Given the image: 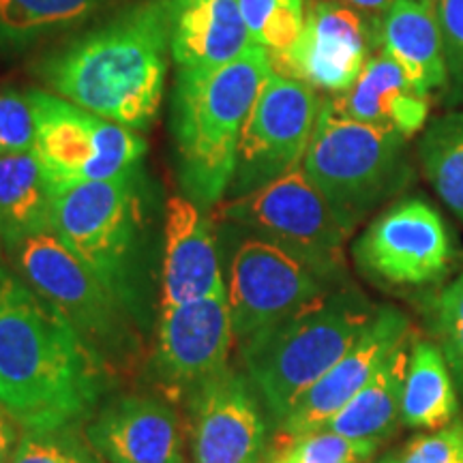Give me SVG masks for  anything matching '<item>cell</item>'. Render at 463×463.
I'll list each match as a JSON object with an SVG mask.
<instances>
[{"mask_svg": "<svg viewBox=\"0 0 463 463\" xmlns=\"http://www.w3.org/2000/svg\"><path fill=\"white\" fill-rule=\"evenodd\" d=\"M54 234L137 314L146 239L140 170L54 191Z\"/></svg>", "mask_w": 463, "mask_h": 463, "instance_id": "5b68a950", "label": "cell"}, {"mask_svg": "<svg viewBox=\"0 0 463 463\" xmlns=\"http://www.w3.org/2000/svg\"><path fill=\"white\" fill-rule=\"evenodd\" d=\"M412 333L408 314L392 305H380L378 314L341 361L317 380L277 427L281 436H300L324 430L335 414L354 399L373 378L380 364Z\"/></svg>", "mask_w": 463, "mask_h": 463, "instance_id": "2e32d148", "label": "cell"}, {"mask_svg": "<svg viewBox=\"0 0 463 463\" xmlns=\"http://www.w3.org/2000/svg\"><path fill=\"white\" fill-rule=\"evenodd\" d=\"M442 33L447 86L442 103L450 109L463 108V0H433Z\"/></svg>", "mask_w": 463, "mask_h": 463, "instance_id": "4dcf8cb0", "label": "cell"}, {"mask_svg": "<svg viewBox=\"0 0 463 463\" xmlns=\"http://www.w3.org/2000/svg\"><path fill=\"white\" fill-rule=\"evenodd\" d=\"M219 217L303 256L322 269L345 273L344 247L352 225L307 176L303 165L251 194L232 198Z\"/></svg>", "mask_w": 463, "mask_h": 463, "instance_id": "30bf717a", "label": "cell"}, {"mask_svg": "<svg viewBox=\"0 0 463 463\" xmlns=\"http://www.w3.org/2000/svg\"><path fill=\"white\" fill-rule=\"evenodd\" d=\"M416 150L433 194L463 222V108L431 120Z\"/></svg>", "mask_w": 463, "mask_h": 463, "instance_id": "484cf974", "label": "cell"}, {"mask_svg": "<svg viewBox=\"0 0 463 463\" xmlns=\"http://www.w3.org/2000/svg\"><path fill=\"white\" fill-rule=\"evenodd\" d=\"M270 71L269 52L258 43L215 71H176L170 127L184 198L213 206L228 194L241 133Z\"/></svg>", "mask_w": 463, "mask_h": 463, "instance_id": "3957f363", "label": "cell"}, {"mask_svg": "<svg viewBox=\"0 0 463 463\" xmlns=\"http://www.w3.org/2000/svg\"><path fill=\"white\" fill-rule=\"evenodd\" d=\"M378 463H463V419L412 438Z\"/></svg>", "mask_w": 463, "mask_h": 463, "instance_id": "1f68e13d", "label": "cell"}, {"mask_svg": "<svg viewBox=\"0 0 463 463\" xmlns=\"http://www.w3.org/2000/svg\"><path fill=\"white\" fill-rule=\"evenodd\" d=\"M375 45L372 17L335 0H314L297 48L273 69L316 90L339 95L356 82Z\"/></svg>", "mask_w": 463, "mask_h": 463, "instance_id": "5bb4252c", "label": "cell"}, {"mask_svg": "<svg viewBox=\"0 0 463 463\" xmlns=\"http://www.w3.org/2000/svg\"><path fill=\"white\" fill-rule=\"evenodd\" d=\"M260 463H262V461H260Z\"/></svg>", "mask_w": 463, "mask_h": 463, "instance_id": "8d00e7d4", "label": "cell"}, {"mask_svg": "<svg viewBox=\"0 0 463 463\" xmlns=\"http://www.w3.org/2000/svg\"><path fill=\"white\" fill-rule=\"evenodd\" d=\"M84 433L106 463H184L181 420L161 399H109L86 422Z\"/></svg>", "mask_w": 463, "mask_h": 463, "instance_id": "e0dca14e", "label": "cell"}, {"mask_svg": "<svg viewBox=\"0 0 463 463\" xmlns=\"http://www.w3.org/2000/svg\"><path fill=\"white\" fill-rule=\"evenodd\" d=\"M228 260V305L236 344L350 283L345 273L322 269L292 249L241 230Z\"/></svg>", "mask_w": 463, "mask_h": 463, "instance_id": "ba28073f", "label": "cell"}, {"mask_svg": "<svg viewBox=\"0 0 463 463\" xmlns=\"http://www.w3.org/2000/svg\"><path fill=\"white\" fill-rule=\"evenodd\" d=\"M372 457V450L361 444L331 430H317L281 436V442L264 455L262 463H364Z\"/></svg>", "mask_w": 463, "mask_h": 463, "instance_id": "83f0119b", "label": "cell"}, {"mask_svg": "<svg viewBox=\"0 0 463 463\" xmlns=\"http://www.w3.org/2000/svg\"><path fill=\"white\" fill-rule=\"evenodd\" d=\"M414 335L403 339L361 392L328 420L324 430H331L372 453L386 442L402 422V399L405 375L410 367Z\"/></svg>", "mask_w": 463, "mask_h": 463, "instance_id": "7402d4cb", "label": "cell"}, {"mask_svg": "<svg viewBox=\"0 0 463 463\" xmlns=\"http://www.w3.org/2000/svg\"><path fill=\"white\" fill-rule=\"evenodd\" d=\"M320 103L309 84L270 71L241 133L232 198L251 194L303 165Z\"/></svg>", "mask_w": 463, "mask_h": 463, "instance_id": "7c38bea8", "label": "cell"}, {"mask_svg": "<svg viewBox=\"0 0 463 463\" xmlns=\"http://www.w3.org/2000/svg\"><path fill=\"white\" fill-rule=\"evenodd\" d=\"M335 3L347 5V7L361 11L363 15L378 20L382 14H386V11L391 9V5L395 3V0H335Z\"/></svg>", "mask_w": 463, "mask_h": 463, "instance_id": "e575fe53", "label": "cell"}, {"mask_svg": "<svg viewBox=\"0 0 463 463\" xmlns=\"http://www.w3.org/2000/svg\"><path fill=\"white\" fill-rule=\"evenodd\" d=\"M108 0H0V50L20 54L43 39L71 31Z\"/></svg>", "mask_w": 463, "mask_h": 463, "instance_id": "d4e9b609", "label": "cell"}, {"mask_svg": "<svg viewBox=\"0 0 463 463\" xmlns=\"http://www.w3.org/2000/svg\"><path fill=\"white\" fill-rule=\"evenodd\" d=\"M232 345L234 331L225 289L176 307H159L155 375L165 391L191 395L228 369Z\"/></svg>", "mask_w": 463, "mask_h": 463, "instance_id": "4fadbf2b", "label": "cell"}, {"mask_svg": "<svg viewBox=\"0 0 463 463\" xmlns=\"http://www.w3.org/2000/svg\"><path fill=\"white\" fill-rule=\"evenodd\" d=\"M408 140L391 127L341 118L322 99L303 170L352 225L414 181Z\"/></svg>", "mask_w": 463, "mask_h": 463, "instance_id": "8992f818", "label": "cell"}, {"mask_svg": "<svg viewBox=\"0 0 463 463\" xmlns=\"http://www.w3.org/2000/svg\"><path fill=\"white\" fill-rule=\"evenodd\" d=\"M352 256L372 283L389 289H422L444 281L457 251L449 223L422 198H402L358 236Z\"/></svg>", "mask_w": 463, "mask_h": 463, "instance_id": "8fae6325", "label": "cell"}, {"mask_svg": "<svg viewBox=\"0 0 463 463\" xmlns=\"http://www.w3.org/2000/svg\"><path fill=\"white\" fill-rule=\"evenodd\" d=\"M3 253H5V247H3V242H0V266H3Z\"/></svg>", "mask_w": 463, "mask_h": 463, "instance_id": "d590c367", "label": "cell"}, {"mask_svg": "<svg viewBox=\"0 0 463 463\" xmlns=\"http://www.w3.org/2000/svg\"><path fill=\"white\" fill-rule=\"evenodd\" d=\"M34 112L28 92L0 90V155L31 153Z\"/></svg>", "mask_w": 463, "mask_h": 463, "instance_id": "d6a6232c", "label": "cell"}, {"mask_svg": "<svg viewBox=\"0 0 463 463\" xmlns=\"http://www.w3.org/2000/svg\"><path fill=\"white\" fill-rule=\"evenodd\" d=\"M78 430H22L11 463H106Z\"/></svg>", "mask_w": 463, "mask_h": 463, "instance_id": "f546056e", "label": "cell"}, {"mask_svg": "<svg viewBox=\"0 0 463 463\" xmlns=\"http://www.w3.org/2000/svg\"><path fill=\"white\" fill-rule=\"evenodd\" d=\"M17 430H22V427L17 425L14 416L0 405V463H11V459H14V453L17 444H20L22 436Z\"/></svg>", "mask_w": 463, "mask_h": 463, "instance_id": "836d02e7", "label": "cell"}, {"mask_svg": "<svg viewBox=\"0 0 463 463\" xmlns=\"http://www.w3.org/2000/svg\"><path fill=\"white\" fill-rule=\"evenodd\" d=\"M34 112L33 155L52 191L116 181L140 170L146 142L129 127L86 112L50 90H28Z\"/></svg>", "mask_w": 463, "mask_h": 463, "instance_id": "9c48e42d", "label": "cell"}, {"mask_svg": "<svg viewBox=\"0 0 463 463\" xmlns=\"http://www.w3.org/2000/svg\"><path fill=\"white\" fill-rule=\"evenodd\" d=\"M459 414V392L439 345L416 339L403 384L402 425L412 430H442Z\"/></svg>", "mask_w": 463, "mask_h": 463, "instance_id": "cb8c5ba5", "label": "cell"}, {"mask_svg": "<svg viewBox=\"0 0 463 463\" xmlns=\"http://www.w3.org/2000/svg\"><path fill=\"white\" fill-rule=\"evenodd\" d=\"M112 373L65 316L0 266V405L22 430L82 427Z\"/></svg>", "mask_w": 463, "mask_h": 463, "instance_id": "6da1fadb", "label": "cell"}, {"mask_svg": "<svg viewBox=\"0 0 463 463\" xmlns=\"http://www.w3.org/2000/svg\"><path fill=\"white\" fill-rule=\"evenodd\" d=\"M54 232V191L31 153L0 155V242L14 253L26 239Z\"/></svg>", "mask_w": 463, "mask_h": 463, "instance_id": "603a6c76", "label": "cell"}, {"mask_svg": "<svg viewBox=\"0 0 463 463\" xmlns=\"http://www.w3.org/2000/svg\"><path fill=\"white\" fill-rule=\"evenodd\" d=\"M378 307L345 283L239 345L249 382L277 427L356 344Z\"/></svg>", "mask_w": 463, "mask_h": 463, "instance_id": "277c9868", "label": "cell"}, {"mask_svg": "<svg viewBox=\"0 0 463 463\" xmlns=\"http://www.w3.org/2000/svg\"><path fill=\"white\" fill-rule=\"evenodd\" d=\"M170 54L167 0H142L37 62L50 92L133 131L157 118Z\"/></svg>", "mask_w": 463, "mask_h": 463, "instance_id": "7a4b0ae2", "label": "cell"}, {"mask_svg": "<svg viewBox=\"0 0 463 463\" xmlns=\"http://www.w3.org/2000/svg\"><path fill=\"white\" fill-rule=\"evenodd\" d=\"M326 106L341 118L391 127L412 137L427 127L430 99L419 95L391 56L373 54L345 92L331 95Z\"/></svg>", "mask_w": 463, "mask_h": 463, "instance_id": "ffe728a7", "label": "cell"}, {"mask_svg": "<svg viewBox=\"0 0 463 463\" xmlns=\"http://www.w3.org/2000/svg\"><path fill=\"white\" fill-rule=\"evenodd\" d=\"M266 431L251 382L234 369L228 367L191 392L194 463H260L266 455Z\"/></svg>", "mask_w": 463, "mask_h": 463, "instance_id": "9a60e30c", "label": "cell"}, {"mask_svg": "<svg viewBox=\"0 0 463 463\" xmlns=\"http://www.w3.org/2000/svg\"><path fill=\"white\" fill-rule=\"evenodd\" d=\"M375 37L382 54L402 67L419 95H431L447 86L442 33L433 0H395L375 20Z\"/></svg>", "mask_w": 463, "mask_h": 463, "instance_id": "44dd1931", "label": "cell"}, {"mask_svg": "<svg viewBox=\"0 0 463 463\" xmlns=\"http://www.w3.org/2000/svg\"><path fill=\"white\" fill-rule=\"evenodd\" d=\"M225 289L217 236L202 208L184 195L165 204L161 307H176Z\"/></svg>", "mask_w": 463, "mask_h": 463, "instance_id": "ac0fdd59", "label": "cell"}, {"mask_svg": "<svg viewBox=\"0 0 463 463\" xmlns=\"http://www.w3.org/2000/svg\"><path fill=\"white\" fill-rule=\"evenodd\" d=\"M247 31L277 65L297 48L305 28V0H239Z\"/></svg>", "mask_w": 463, "mask_h": 463, "instance_id": "4316f807", "label": "cell"}, {"mask_svg": "<svg viewBox=\"0 0 463 463\" xmlns=\"http://www.w3.org/2000/svg\"><path fill=\"white\" fill-rule=\"evenodd\" d=\"M430 324L463 399V273L430 300Z\"/></svg>", "mask_w": 463, "mask_h": 463, "instance_id": "f1b7e54d", "label": "cell"}, {"mask_svg": "<svg viewBox=\"0 0 463 463\" xmlns=\"http://www.w3.org/2000/svg\"><path fill=\"white\" fill-rule=\"evenodd\" d=\"M15 273L99 352L108 367H129L137 354L131 311L54 232L26 239L11 253Z\"/></svg>", "mask_w": 463, "mask_h": 463, "instance_id": "52a82bcc", "label": "cell"}, {"mask_svg": "<svg viewBox=\"0 0 463 463\" xmlns=\"http://www.w3.org/2000/svg\"><path fill=\"white\" fill-rule=\"evenodd\" d=\"M167 15L176 71H215L256 43L239 0H167Z\"/></svg>", "mask_w": 463, "mask_h": 463, "instance_id": "d6986e66", "label": "cell"}]
</instances>
